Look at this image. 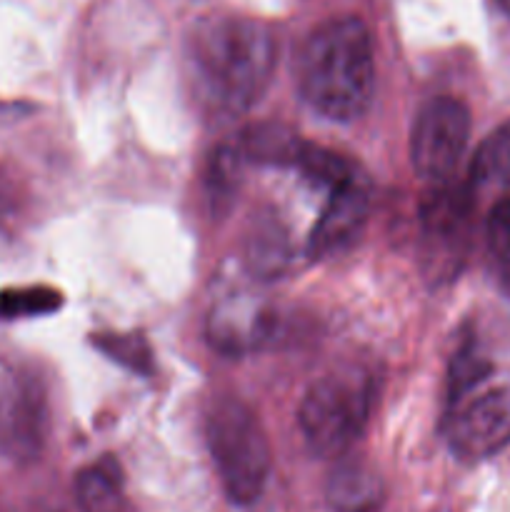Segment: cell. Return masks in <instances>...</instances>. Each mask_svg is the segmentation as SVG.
Returning a JSON list of instances; mask_svg holds the SVG:
<instances>
[{"mask_svg": "<svg viewBox=\"0 0 510 512\" xmlns=\"http://www.w3.org/2000/svg\"><path fill=\"white\" fill-rule=\"evenodd\" d=\"M278 45L265 23L245 15H210L188 38L195 93L215 113L253 108L273 80Z\"/></svg>", "mask_w": 510, "mask_h": 512, "instance_id": "obj_1", "label": "cell"}, {"mask_svg": "<svg viewBox=\"0 0 510 512\" xmlns=\"http://www.w3.org/2000/svg\"><path fill=\"white\" fill-rule=\"evenodd\" d=\"M305 103L330 120H358L370 108L375 55L368 25L353 15L330 18L308 35L298 58Z\"/></svg>", "mask_w": 510, "mask_h": 512, "instance_id": "obj_2", "label": "cell"}, {"mask_svg": "<svg viewBox=\"0 0 510 512\" xmlns=\"http://www.w3.org/2000/svg\"><path fill=\"white\" fill-rule=\"evenodd\" d=\"M205 435L230 503L253 505L270 475V445L260 420L245 403L225 398L210 408Z\"/></svg>", "mask_w": 510, "mask_h": 512, "instance_id": "obj_3", "label": "cell"}, {"mask_svg": "<svg viewBox=\"0 0 510 512\" xmlns=\"http://www.w3.org/2000/svg\"><path fill=\"white\" fill-rule=\"evenodd\" d=\"M373 408V383L358 370L320 378L300 403V430L320 458H340L363 433Z\"/></svg>", "mask_w": 510, "mask_h": 512, "instance_id": "obj_4", "label": "cell"}, {"mask_svg": "<svg viewBox=\"0 0 510 512\" xmlns=\"http://www.w3.org/2000/svg\"><path fill=\"white\" fill-rule=\"evenodd\" d=\"M470 138V110L455 98H433L413 125L410 160L428 183H445L458 168Z\"/></svg>", "mask_w": 510, "mask_h": 512, "instance_id": "obj_5", "label": "cell"}, {"mask_svg": "<svg viewBox=\"0 0 510 512\" xmlns=\"http://www.w3.org/2000/svg\"><path fill=\"white\" fill-rule=\"evenodd\" d=\"M50 410L38 378L23 370L0 375V455L30 463L45 448Z\"/></svg>", "mask_w": 510, "mask_h": 512, "instance_id": "obj_6", "label": "cell"}, {"mask_svg": "<svg viewBox=\"0 0 510 512\" xmlns=\"http://www.w3.org/2000/svg\"><path fill=\"white\" fill-rule=\"evenodd\" d=\"M370 215V180L363 170H355L345 183L330 190V198L308 238V255L313 260L330 258L348 248Z\"/></svg>", "mask_w": 510, "mask_h": 512, "instance_id": "obj_7", "label": "cell"}, {"mask_svg": "<svg viewBox=\"0 0 510 512\" xmlns=\"http://www.w3.org/2000/svg\"><path fill=\"white\" fill-rule=\"evenodd\" d=\"M510 443V393L490 390L465 405L450 430V445L463 460H483Z\"/></svg>", "mask_w": 510, "mask_h": 512, "instance_id": "obj_8", "label": "cell"}, {"mask_svg": "<svg viewBox=\"0 0 510 512\" xmlns=\"http://www.w3.org/2000/svg\"><path fill=\"white\" fill-rule=\"evenodd\" d=\"M473 215V195L468 185L435 183L420 205V223L435 255H460Z\"/></svg>", "mask_w": 510, "mask_h": 512, "instance_id": "obj_9", "label": "cell"}, {"mask_svg": "<svg viewBox=\"0 0 510 512\" xmlns=\"http://www.w3.org/2000/svg\"><path fill=\"white\" fill-rule=\"evenodd\" d=\"M328 503L340 512H373L383 503V480L365 463L338 465L328 480Z\"/></svg>", "mask_w": 510, "mask_h": 512, "instance_id": "obj_10", "label": "cell"}, {"mask_svg": "<svg viewBox=\"0 0 510 512\" xmlns=\"http://www.w3.org/2000/svg\"><path fill=\"white\" fill-rule=\"evenodd\" d=\"M75 500L83 512H125L123 478L118 463L103 460L80 470L75 478Z\"/></svg>", "mask_w": 510, "mask_h": 512, "instance_id": "obj_11", "label": "cell"}, {"mask_svg": "<svg viewBox=\"0 0 510 512\" xmlns=\"http://www.w3.org/2000/svg\"><path fill=\"white\" fill-rule=\"evenodd\" d=\"M303 145L305 140H300L293 130L283 128V125H255V128L245 130L238 140V148L245 155V160L288 165V168L295 165Z\"/></svg>", "mask_w": 510, "mask_h": 512, "instance_id": "obj_12", "label": "cell"}, {"mask_svg": "<svg viewBox=\"0 0 510 512\" xmlns=\"http://www.w3.org/2000/svg\"><path fill=\"white\" fill-rule=\"evenodd\" d=\"M270 320L258 310H248L243 305H228V308L213 313L210 320V335L218 348L238 353L248 350L268 335Z\"/></svg>", "mask_w": 510, "mask_h": 512, "instance_id": "obj_13", "label": "cell"}, {"mask_svg": "<svg viewBox=\"0 0 510 512\" xmlns=\"http://www.w3.org/2000/svg\"><path fill=\"white\" fill-rule=\"evenodd\" d=\"M470 178L480 185L510 188V120L498 125L475 150Z\"/></svg>", "mask_w": 510, "mask_h": 512, "instance_id": "obj_14", "label": "cell"}, {"mask_svg": "<svg viewBox=\"0 0 510 512\" xmlns=\"http://www.w3.org/2000/svg\"><path fill=\"white\" fill-rule=\"evenodd\" d=\"M63 298L58 290L33 285V288H13L0 293V318H33V315H48L60 308Z\"/></svg>", "mask_w": 510, "mask_h": 512, "instance_id": "obj_15", "label": "cell"}, {"mask_svg": "<svg viewBox=\"0 0 510 512\" xmlns=\"http://www.w3.org/2000/svg\"><path fill=\"white\" fill-rule=\"evenodd\" d=\"M245 163H248V160H245V155L240 153L238 143L223 145V148L215 150L213 160H210V170H208V188L215 203L230 200L235 193H238Z\"/></svg>", "mask_w": 510, "mask_h": 512, "instance_id": "obj_16", "label": "cell"}, {"mask_svg": "<svg viewBox=\"0 0 510 512\" xmlns=\"http://www.w3.org/2000/svg\"><path fill=\"white\" fill-rule=\"evenodd\" d=\"M93 343L108 358L125 365L128 370H135V373H150V368H153V355H150L143 335H95Z\"/></svg>", "mask_w": 510, "mask_h": 512, "instance_id": "obj_17", "label": "cell"}, {"mask_svg": "<svg viewBox=\"0 0 510 512\" xmlns=\"http://www.w3.org/2000/svg\"><path fill=\"white\" fill-rule=\"evenodd\" d=\"M488 248L500 283L510 290V200L498 203L490 213Z\"/></svg>", "mask_w": 510, "mask_h": 512, "instance_id": "obj_18", "label": "cell"}, {"mask_svg": "<svg viewBox=\"0 0 510 512\" xmlns=\"http://www.w3.org/2000/svg\"><path fill=\"white\" fill-rule=\"evenodd\" d=\"M490 373V365L483 355L475 353L473 345H465L458 350L450 370V400H460L465 393L475 388L485 375Z\"/></svg>", "mask_w": 510, "mask_h": 512, "instance_id": "obj_19", "label": "cell"}, {"mask_svg": "<svg viewBox=\"0 0 510 512\" xmlns=\"http://www.w3.org/2000/svg\"><path fill=\"white\" fill-rule=\"evenodd\" d=\"M248 260L258 273H278L285 263V238L275 228L255 230L250 238Z\"/></svg>", "mask_w": 510, "mask_h": 512, "instance_id": "obj_20", "label": "cell"}, {"mask_svg": "<svg viewBox=\"0 0 510 512\" xmlns=\"http://www.w3.org/2000/svg\"><path fill=\"white\" fill-rule=\"evenodd\" d=\"M498 5L505 10V13L510 15V0H498Z\"/></svg>", "mask_w": 510, "mask_h": 512, "instance_id": "obj_21", "label": "cell"}]
</instances>
